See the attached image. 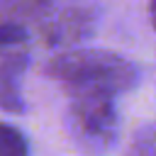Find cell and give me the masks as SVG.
I'll use <instances>...</instances> for the list:
<instances>
[{"label": "cell", "mask_w": 156, "mask_h": 156, "mask_svg": "<svg viewBox=\"0 0 156 156\" xmlns=\"http://www.w3.org/2000/svg\"><path fill=\"white\" fill-rule=\"evenodd\" d=\"M46 73L68 90H105L112 95L132 90L139 83V68L129 58L102 49L58 54L46 63Z\"/></svg>", "instance_id": "1"}, {"label": "cell", "mask_w": 156, "mask_h": 156, "mask_svg": "<svg viewBox=\"0 0 156 156\" xmlns=\"http://www.w3.org/2000/svg\"><path fill=\"white\" fill-rule=\"evenodd\" d=\"M71 124L78 141L88 149L105 151L117 136V110L112 93L105 90H68Z\"/></svg>", "instance_id": "2"}, {"label": "cell", "mask_w": 156, "mask_h": 156, "mask_svg": "<svg viewBox=\"0 0 156 156\" xmlns=\"http://www.w3.org/2000/svg\"><path fill=\"white\" fill-rule=\"evenodd\" d=\"M27 66V54L10 51L5 58H0V107L10 112L22 110V98L17 90V76Z\"/></svg>", "instance_id": "3"}, {"label": "cell", "mask_w": 156, "mask_h": 156, "mask_svg": "<svg viewBox=\"0 0 156 156\" xmlns=\"http://www.w3.org/2000/svg\"><path fill=\"white\" fill-rule=\"evenodd\" d=\"M90 27H93V15L90 12L68 10L58 20L51 22V27L46 29V37H49L51 44H71V41H78V39L88 37Z\"/></svg>", "instance_id": "4"}, {"label": "cell", "mask_w": 156, "mask_h": 156, "mask_svg": "<svg viewBox=\"0 0 156 156\" xmlns=\"http://www.w3.org/2000/svg\"><path fill=\"white\" fill-rule=\"evenodd\" d=\"M0 156H27L24 136L10 124H0Z\"/></svg>", "instance_id": "5"}, {"label": "cell", "mask_w": 156, "mask_h": 156, "mask_svg": "<svg viewBox=\"0 0 156 156\" xmlns=\"http://www.w3.org/2000/svg\"><path fill=\"white\" fill-rule=\"evenodd\" d=\"M127 156H156V124H146L134 134Z\"/></svg>", "instance_id": "6"}, {"label": "cell", "mask_w": 156, "mask_h": 156, "mask_svg": "<svg viewBox=\"0 0 156 156\" xmlns=\"http://www.w3.org/2000/svg\"><path fill=\"white\" fill-rule=\"evenodd\" d=\"M27 41V29L17 22H0V49H12Z\"/></svg>", "instance_id": "7"}, {"label": "cell", "mask_w": 156, "mask_h": 156, "mask_svg": "<svg viewBox=\"0 0 156 156\" xmlns=\"http://www.w3.org/2000/svg\"><path fill=\"white\" fill-rule=\"evenodd\" d=\"M149 17H151V27H154V32H156V0L149 2Z\"/></svg>", "instance_id": "8"}]
</instances>
